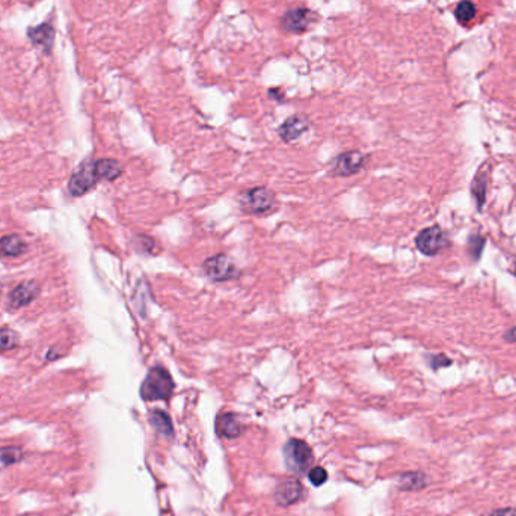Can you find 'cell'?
<instances>
[{"mask_svg": "<svg viewBox=\"0 0 516 516\" xmlns=\"http://www.w3.org/2000/svg\"><path fill=\"white\" fill-rule=\"evenodd\" d=\"M175 383L165 367L156 365L147 373L141 385V397L145 402L168 400L172 395Z\"/></svg>", "mask_w": 516, "mask_h": 516, "instance_id": "1", "label": "cell"}, {"mask_svg": "<svg viewBox=\"0 0 516 516\" xmlns=\"http://www.w3.org/2000/svg\"><path fill=\"white\" fill-rule=\"evenodd\" d=\"M319 20L314 11L306 6H297L285 11L280 20V26L287 34H304Z\"/></svg>", "mask_w": 516, "mask_h": 516, "instance_id": "2", "label": "cell"}, {"mask_svg": "<svg viewBox=\"0 0 516 516\" xmlns=\"http://www.w3.org/2000/svg\"><path fill=\"white\" fill-rule=\"evenodd\" d=\"M240 207L242 210L251 215L266 213L273 208L275 205V194L267 189V187L258 186L247 189L240 195Z\"/></svg>", "mask_w": 516, "mask_h": 516, "instance_id": "3", "label": "cell"}, {"mask_svg": "<svg viewBox=\"0 0 516 516\" xmlns=\"http://www.w3.org/2000/svg\"><path fill=\"white\" fill-rule=\"evenodd\" d=\"M285 463L293 473H304L311 466L314 456L308 444L302 440H290L284 447Z\"/></svg>", "mask_w": 516, "mask_h": 516, "instance_id": "4", "label": "cell"}, {"mask_svg": "<svg viewBox=\"0 0 516 516\" xmlns=\"http://www.w3.org/2000/svg\"><path fill=\"white\" fill-rule=\"evenodd\" d=\"M203 269L205 275L215 283L231 281L240 275L234 262L230 257H226L224 254H217V255L207 258L203 264Z\"/></svg>", "mask_w": 516, "mask_h": 516, "instance_id": "5", "label": "cell"}, {"mask_svg": "<svg viewBox=\"0 0 516 516\" xmlns=\"http://www.w3.org/2000/svg\"><path fill=\"white\" fill-rule=\"evenodd\" d=\"M98 182H100V177L97 172L95 161H86L73 172L68 182V189L73 196H82L91 191Z\"/></svg>", "mask_w": 516, "mask_h": 516, "instance_id": "6", "label": "cell"}, {"mask_svg": "<svg viewBox=\"0 0 516 516\" xmlns=\"http://www.w3.org/2000/svg\"><path fill=\"white\" fill-rule=\"evenodd\" d=\"M415 243L424 255H436L444 250L447 240H445V236L440 226H430L416 236Z\"/></svg>", "mask_w": 516, "mask_h": 516, "instance_id": "7", "label": "cell"}, {"mask_svg": "<svg viewBox=\"0 0 516 516\" xmlns=\"http://www.w3.org/2000/svg\"><path fill=\"white\" fill-rule=\"evenodd\" d=\"M364 162L365 157L360 151H346L334 158L331 172L332 175L349 177L358 172L364 166Z\"/></svg>", "mask_w": 516, "mask_h": 516, "instance_id": "8", "label": "cell"}, {"mask_svg": "<svg viewBox=\"0 0 516 516\" xmlns=\"http://www.w3.org/2000/svg\"><path fill=\"white\" fill-rule=\"evenodd\" d=\"M310 128V120L302 114H296L287 118V120L278 128V135L284 142H293L301 137Z\"/></svg>", "mask_w": 516, "mask_h": 516, "instance_id": "9", "label": "cell"}, {"mask_svg": "<svg viewBox=\"0 0 516 516\" xmlns=\"http://www.w3.org/2000/svg\"><path fill=\"white\" fill-rule=\"evenodd\" d=\"M304 497V486L296 479H287L278 483L275 489V500L280 505H292Z\"/></svg>", "mask_w": 516, "mask_h": 516, "instance_id": "10", "label": "cell"}, {"mask_svg": "<svg viewBox=\"0 0 516 516\" xmlns=\"http://www.w3.org/2000/svg\"><path fill=\"white\" fill-rule=\"evenodd\" d=\"M27 38L35 47L43 48L44 53H50L55 43V27L52 23L44 22L39 26L27 29Z\"/></svg>", "mask_w": 516, "mask_h": 516, "instance_id": "11", "label": "cell"}, {"mask_svg": "<svg viewBox=\"0 0 516 516\" xmlns=\"http://www.w3.org/2000/svg\"><path fill=\"white\" fill-rule=\"evenodd\" d=\"M39 293V284L36 281H26L17 285L9 294V306L14 310L22 308L36 299Z\"/></svg>", "mask_w": 516, "mask_h": 516, "instance_id": "12", "label": "cell"}, {"mask_svg": "<svg viewBox=\"0 0 516 516\" xmlns=\"http://www.w3.org/2000/svg\"><path fill=\"white\" fill-rule=\"evenodd\" d=\"M242 424L239 419L231 412L219 414L216 419V432L224 438H237L242 433Z\"/></svg>", "mask_w": 516, "mask_h": 516, "instance_id": "13", "label": "cell"}, {"mask_svg": "<svg viewBox=\"0 0 516 516\" xmlns=\"http://www.w3.org/2000/svg\"><path fill=\"white\" fill-rule=\"evenodd\" d=\"M95 166L100 180L114 182L123 174V165L114 158H100V161H95Z\"/></svg>", "mask_w": 516, "mask_h": 516, "instance_id": "14", "label": "cell"}, {"mask_svg": "<svg viewBox=\"0 0 516 516\" xmlns=\"http://www.w3.org/2000/svg\"><path fill=\"white\" fill-rule=\"evenodd\" d=\"M26 251V243L20 236L11 234L0 239V254L5 257H18Z\"/></svg>", "mask_w": 516, "mask_h": 516, "instance_id": "15", "label": "cell"}, {"mask_svg": "<svg viewBox=\"0 0 516 516\" xmlns=\"http://www.w3.org/2000/svg\"><path fill=\"white\" fill-rule=\"evenodd\" d=\"M150 421L153 424V428L163 436H168V438H172L174 435V428L170 415L166 412L161 411V409H154L150 414Z\"/></svg>", "mask_w": 516, "mask_h": 516, "instance_id": "16", "label": "cell"}, {"mask_svg": "<svg viewBox=\"0 0 516 516\" xmlns=\"http://www.w3.org/2000/svg\"><path fill=\"white\" fill-rule=\"evenodd\" d=\"M23 459V449L15 447V445H9V447L0 449V470L8 468L17 462Z\"/></svg>", "mask_w": 516, "mask_h": 516, "instance_id": "17", "label": "cell"}, {"mask_svg": "<svg viewBox=\"0 0 516 516\" xmlns=\"http://www.w3.org/2000/svg\"><path fill=\"white\" fill-rule=\"evenodd\" d=\"M400 483L405 489H420L426 484V479L421 473H411L403 475Z\"/></svg>", "mask_w": 516, "mask_h": 516, "instance_id": "18", "label": "cell"}, {"mask_svg": "<svg viewBox=\"0 0 516 516\" xmlns=\"http://www.w3.org/2000/svg\"><path fill=\"white\" fill-rule=\"evenodd\" d=\"M18 343V335L13 330H0V352L14 349Z\"/></svg>", "mask_w": 516, "mask_h": 516, "instance_id": "19", "label": "cell"}, {"mask_svg": "<svg viewBox=\"0 0 516 516\" xmlns=\"http://www.w3.org/2000/svg\"><path fill=\"white\" fill-rule=\"evenodd\" d=\"M475 15V6L471 2H462L456 8V17L461 23H468Z\"/></svg>", "mask_w": 516, "mask_h": 516, "instance_id": "20", "label": "cell"}, {"mask_svg": "<svg viewBox=\"0 0 516 516\" xmlns=\"http://www.w3.org/2000/svg\"><path fill=\"white\" fill-rule=\"evenodd\" d=\"M136 247L139 252H144V254H154L157 252V245L154 242V239H151V237L148 236H137L136 237Z\"/></svg>", "mask_w": 516, "mask_h": 516, "instance_id": "21", "label": "cell"}, {"mask_svg": "<svg viewBox=\"0 0 516 516\" xmlns=\"http://www.w3.org/2000/svg\"><path fill=\"white\" fill-rule=\"evenodd\" d=\"M308 477L314 486H320L327 480V473L322 468V466H314V468L310 470Z\"/></svg>", "mask_w": 516, "mask_h": 516, "instance_id": "22", "label": "cell"}, {"mask_svg": "<svg viewBox=\"0 0 516 516\" xmlns=\"http://www.w3.org/2000/svg\"><path fill=\"white\" fill-rule=\"evenodd\" d=\"M489 516H516V509H513V508L497 509V510H494Z\"/></svg>", "mask_w": 516, "mask_h": 516, "instance_id": "23", "label": "cell"}, {"mask_svg": "<svg viewBox=\"0 0 516 516\" xmlns=\"http://www.w3.org/2000/svg\"><path fill=\"white\" fill-rule=\"evenodd\" d=\"M515 272H516V271H515Z\"/></svg>", "mask_w": 516, "mask_h": 516, "instance_id": "24", "label": "cell"}]
</instances>
